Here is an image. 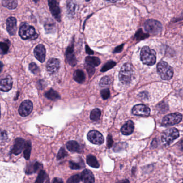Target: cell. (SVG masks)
<instances>
[{"label": "cell", "instance_id": "obj_30", "mask_svg": "<svg viewBox=\"0 0 183 183\" xmlns=\"http://www.w3.org/2000/svg\"><path fill=\"white\" fill-rule=\"evenodd\" d=\"M112 81V78L110 76H104V77H102V79H100V86L102 87L109 86L110 84L111 83Z\"/></svg>", "mask_w": 183, "mask_h": 183}, {"label": "cell", "instance_id": "obj_29", "mask_svg": "<svg viewBox=\"0 0 183 183\" xmlns=\"http://www.w3.org/2000/svg\"><path fill=\"white\" fill-rule=\"evenodd\" d=\"M101 116V111L98 109H95L92 111L90 114V119L93 121H97Z\"/></svg>", "mask_w": 183, "mask_h": 183}, {"label": "cell", "instance_id": "obj_47", "mask_svg": "<svg viewBox=\"0 0 183 183\" xmlns=\"http://www.w3.org/2000/svg\"><path fill=\"white\" fill-rule=\"evenodd\" d=\"M105 1H109V2H112V3H114V2L119 1L120 0H105Z\"/></svg>", "mask_w": 183, "mask_h": 183}, {"label": "cell", "instance_id": "obj_28", "mask_svg": "<svg viewBox=\"0 0 183 183\" xmlns=\"http://www.w3.org/2000/svg\"><path fill=\"white\" fill-rule=\"evenodd\" d=\"M31 151V143L30 141H27L24 146V155L25 159L29 160L30 157Z\"/></svg>", "mask_w": 183, "mask_h": 183}, {"label": "cell", "instance_id": "obj_2", "mask_svg": "<svg viewBox=\"0 0 183 183\" xmlns=\"http://www.w3.org/2000/svg\"><path fill=\"white\" fill-rule=\"evenodd\" d=\"M133 73L134 69L133 66L130 63H125L122 66L119 74L120 82L124 84L130 83L132 79Z\"/></svg>", "mask_w": 183, "mask_h": 183}, {"label": "cell", "instance_id": "obj_42", "mask_svg": "<svg viewBox=\"0 0 183 183\" xmlns=\"http://www.w3.org/2000/svg\"><path fill=\"white\" fill-rule=\"evenodd\" d=\"M86 68H87V73L89 74L90 76L91 77L94 74V73H95V68L93 67H92V66H90L88 65L86 66Z\"/></svg>", "mask_w": 183, "mask_h": 183}, {"label": "cell", "instance_id": "obj_11", "mask_svg": "<svg viewBox=\"0 0 183 183\" xmlns=\"http://www.w3.org/2000/svg\"><path fill=\"white\" fill-rule=\"evenodd\" d=\"M151 110L144 104H138L132 109V113L135 116H148L150 114Z\"/></svg>", "mask_w": 183, "mask_h": 183}, {"label": "cell", "instance_id": "obj_27", "mask_svg": "<svg viewBox=\"0 0 183 183\" xmlns=\"http://www.w3.org/2000/svg\"><path fill=\"white\" fill-rule=\"evenodd\" d=\"M10 46V41L6 40L0 43V54L4 55L8 53Z\"/></svg>", "mask_w": 183, "mask_h": 183}, {"label": "cell", "instance_id": "obj_43", "mask_svg": "<svg viewBox=\"0 0 183 183\" xmlns=\"http://www.w3.org/2000/svg\"><path fill=\"white\" fill-rule=\"evenodd\" d=\"M113 139H112V136L111 135H109L107 138V146L108 148H111L113 145Z\"/></svg>", "mask_w": 183, "mask_h": 183}, {"label": "cell", "instance_id": "obj_49", "mask_svg": "<svg viewBox=\"0 0 183 183\" xmlns=\"http://www.w3.org/2000/svg\"><path fill=\"white\" fill-rule=\"evenodd\" d=\"M34 1V2H36V3H37L38 1L39 0H33Z\"/></svg>", "mask_w": 183, "mask_h": 183}, {"label": "cell", "instance_id": "obj_12", "mask_svg": "<svg viewBox=\"0 0 183 183\" xmlns=\"http://www.w3.org/2000/svg\"><path fill=\"white\" fill-rule=\"evenodd\" d=\"M60 67V62L55 58L49 59L46 64V69L49 73L53 74L57 72Z\"/></svg>", "mask_w": 183, "mask_h": 183}, {"label": "cell", "instance_id": "obj_45", "mask_svg": "<svg viewBox=\"0 0 183 183\" xmlns=\"http://www.w3.org/2000/svg\"><path fill=\"white\" fill-rule=\"evenodd\" d=\"M86 51H87V54H94V52H93V51H92L90 49L89 47H88L87 46H86Z\"/></svg>", "mask_w": 183, "mask_h": 183}, {"label": "cell", "instance_id": "obj_15", "mask_svg": "<svg viewBox=\"0 0 183 183\" xmlns=\"http://www.w3.org/2000/svg\"><path fill=\"white\" fill-rule=\"evenodd\" d=\"M67 61L70 65L75 66L76 65V59L74 53L73 44L68 46L66 53Z\"/></svg>", "mask_w": 183, "mask_h": 183}, {"label": "cell", "instance_id": "obj_34", "mask_svg": "<svg viewBox=\"0 0 183 183\" xmlns=\"http://www.w3.org/2000/svg\"><path fill=\"white\" fill-rule=\"evenodd\" d=\"M8 138V134L6 130H0V144H3Z\"/></svg>", "mask_w": 183, "mask_h": 183}, {"label": "cell", "instance_id": "obj_35", "mask_svg": "<svg viewBox=\"0 0 183 183\" xmlns=\"http://www.w3.org/2000/svg\"><path fill=\"white\" fill-rule=\"evenodd\" d=\"M68 12L69 14H74L75 10V4L72 1H69L67 6Z\"/></svg>", "mask_w": 183, "mask_h": 183}, {"label": "cell", "instance_id": "obj_44", "mask_svg": "<svg viewBox=\"0 0 183 183\" xmlns=\"http://www.w3.org/2000/svg\"><path fill=\"white\" fill-rule=\"evenodd\" d=\"M124 46V45H120L119 47H117L116 48V50L114 51L115 53H117V52H120L122 51V47Z\"/></svg>", "mask_w": 183, "mask_h": 183}, {"label": "cell", "instance_id": "obj_19", "mask_svg": "<svg viewBox=\"0 0 183 183\" xmlns=\"http://www.w3.org/2000/svg\"><path fill=\"white\" fill-rule=\"evenodd\" d=\"M134 129V125L132 121L129 120L126 124L123 125L121 129V131L125 135H129L132 133Z\"/></svg>", "mask_w": 183, "mask_h": 183}, {"label": "cell", "instance_id": "obj_13", "mask_svg": "<svg viewBox=\"0 0 183 183\" xmlns=\"http://www.w3.org/2000/svg\"><path fill=\"white\" fill-rule=\"evenodd\" d=\"M34 54L36 58L41 63L44 62L46 57V49L45 46L42 44L37 45L34 49Z\"/></svg>", "mask_w": 183, "mask_h": 183}, {"label": "cell", "instance_id": "obj_24", "mask_svg": "<svg viewBox=\"0 0 183 183\" xmlns=\"http://www.w3.org/2000/svg\"><path fill=\"white\" fill-rule=\"evenodd\" d=\"M2 3L3 6L11 10L16 8L18 5L17 0H2Z\"/></svg>", "mask_w": 183, "mask_h": 183}, {"label": "cell", "instance_id": "obj_16", "mask_svg": "<svg viewBox=\"0 0 183 183\" xmlns=\"http://www.w3.org/2000/svg\"><path fill=\"white\" fill-rule=\"evenodd\" d=\"M12 78L10 76H8L6 78L0 81V90L3 92H8L12 88Z\"/></svg>", "mask_w": 183, "mask_h": 183}, {"label": "cell", "instance_id": "obj_26", "mask_svg": "<svg viewBox=\"0 0 183 183\" xmlns=\"http://www.w3.org/2000/svg\"><path fill=\"white\" fill-rule=\"evenodd\" d=\"M45 96L48 99L52 100H59L60 98V96L57 92H55L54 90L52 89H51L49 91L46 92Z\"/></svg>", "mask_w": 183, "mask_h": 183}, {"label": "cell", "instance_id": "obj_39", "mask_svg": "<svg viewBox=\"0 0 183 183\" xmlns=\"http://www.w3.org/2000/svg\"><path fill=\"white\" fill-rule=\"evenodd\" d=\"M66 156H67V153L65 150V149L63 148H61L60 149L59 153L57 154V159L58 160H61V159H63L64 157H65Z\"/></svg>", "mask_w": 183, "mask_h": 183}, {"label": "cell", "instance_id": "obj_23", "mask_svg": "<svg viewBox=\"0 0 183 183\" xmlns=\"http://www.w3.org/2000/svg\"><path fill=\"white\" fill-rule=\"evenodd\" d=\"M74 79L79 83H83L85 80V75L83 71L81 70H76L73 75Z\"/></svg>", "mask_w": 183, "mask_h": 183}, {"label": "cell", "instance_id": "obj_8", "mask_svg": "<svg viewBox=\"0 0 183 183\" xmlns=\"http://www.w3.org/2000/svg\"><path fill=\"white\" fill-rule=\"evenodd\" d=\"M87 139L95 145H102L104 142V136L97 130L90 131L87 136Z\"/></svg>", "mask_w": 183, "mask_h": 183}, {"label": "cell", "instance_id": "obj_37", "mask_svg": "<svg viewBox=\"0 0 183 183\" xmlns=\"http://www.w3.org/2000/svg\"><path fill=\"white\" fill-rule=\"evenodd\" d=\"M29 69L32 73L37 74L39 72V68L37 65L34 62H32L29 65Z\"/></svg>", "mask_w": 183, "mask_h": 183}, {"label": "cell", "instance_id": "obj_50", "mask_svg": "<svg viewBox=\"0 0 183 183\" xmlns=\"http://www.w3.org/2000/svg\"><path fill=\"white\" fill-rule=\"evenodd\" d=\"M0 118H1V110H0Z\"/></svg>", "mask_w": 183, "mask_h": 183}, {"label": "cell", "instance_id": "obj_9", "mask_svg": "<svg viewBox=\"0 0 183 183\" xmlns=\"http://www.w3.org/2000/svg\"><path fill=\"white\" fill-rule=\"evenodd\" d=\"M49 6L53 16L60 22L61 21V11L57 1L49 0Z\"/></svg>", "mask_w": 183, "mask_h": 183}, {"label": "cell", "instance_id": "obj_36", "mask_svg": "<svg viewBox=\"0 0 183 183\" xmlns=\"http://www.w3.org/2000/svg\"><path fill=\"white\" fill-rule=\"evenodd\" d=\"M81 181V176L79 175H75L73 176L68 180L67 183H79Z\"/></svg>", "mask_w": 183, "mask_h": 183}, {"label": "cell", "instance_id": "obj_40", "mask_svg": "<svg viewBox=\"0 0 183 183\" xmlns=\"http://www.w3.org/2000/svg\"><path fill=\"white\" fill-rule=\"evenodd\" d=\"M101 96L104 100H107L110 96V92L109 89H105L102 90L100 92Z\"/></svg>", "mask_w": 183, "mask_h": 183}, {"label": "cell", "instance_id": "obj_5", "mask_svg": "<svg viewBox=\"0 0 183 183\" xmlns=\"http://www.w3.org/2000/svg\"><path fill=\"white\" fill-rule=\"evenodd\" d=\"M179 136V131L175 128L168 129L162 134V143L164 146H168Z\"/></svg>", "mask_w": 183, "mask_h": 183}, {"label": "cell", "instance_id": "obj_46", "mask_svg": "<svg viewBox=\"0 0 183 183\" xmlns=\"http://www.w3.org/2000/svg\"><path fill=\"white\" fill-rule=\"evenodd\" d=\"M53 183H63V181H62L61 179L59 178H54L53 181Z\"/></svg>", "mask_w": 183, "mask_h": 183}, {"label": "cell", "instance_id": "obj_1", "mask_svg": "<svg viewBox=\"0 0 183 183\" xmlns=\"http://www.w3.org/2000/svg\"><path fill=\"white\" fill-rule=\"evenodd\" d=\"M140 57L143 63L146 65H154L156 61V54L155 51L148 46H145L142 49Z\"/></svg>", "mask_w": 183, "mask_h": 183}, {"label": "cell", "instance_id": "obj_48", "mask_svg": "<svg viewBox=\"0 0 183 183\" xmlns=\"http://www.w3.org/2000/svg\"><path fill=\"white\" fill-rule=\"evenodd\" d=\"M3 67V63H2V62H1V61H0V73L1 72V71H2Z\"/></svg>", "mask_w": 183, "mask_h": 183}, {"label": "cell", "instance_id": "obj_10", "mask_svg": "<svg viewBox=\"0 0 183 183\" xmlns=\"http://www.w3.org/2000/svg\"><path fill=\"white\" fill-rule=\"evenodd\" d=\"M33 110L32 103L29 100L23 102L19 108V112L20 116L27 117L30 114Z\"/></svg>", "mask_w": 183, "mask_h": 183}, {"label": "cell", "instance_id": "obj_51", "mask_svg": "<svg viewBox=\"0 0 183 183\" xmlns=\"http://www.w3.org/2000/svg\"><path fill=\"white\" fill-rule=\"evenodd\" d=\"M86 1H89L90 0H86Z\"/></svg>", "mask_w": 183, "mask_h": 183}, {"label": "cell", "instance_id": "obj_33", "mask_svg": "<svg viewBox=\"0 0 183 183\" xmlns=\"http://www.w3.org/2000/svg\"><path fill=\"white\" fill-rule=\"evenodd\" d=\"M126 147H127V144H126V143H117L114 146L113 151L115 152H119V151L124 150V149L126 148Z\"/></svg>", "mask_w": 183, "mask_h": 183}, {"label": "cell", "instance_id": "obj_21", "mask_svg": "<svg viewBox=\"0 0 183 183\" xmlns=\"http://www.w3.org/2000/svg\"><path fill=\"white\" fill-rule=\"evenodd\" d=\"M43 168V165L38 162L31 164L28 167V168L26 171V173L27 174H31V173H35L38 170Z\"/></svg>", "mask_w": 183, "mask_h": 183}, {"label": "cell", "instance_id": "obj_14", "mask_svg": "<svg viewBox=\"0 0 183 183\" xmlns=\"http://www.w3.org/2000/svg\"><path fill=\"white\" fill-rule=\"evenodd\" d=\"M6 30L10 36H14L17 31L16 19L13 17H10L6 20Z\"/></svg>", "mask_w": 183, "mask_h": 183}, {"label": "cell", "instance_id": "obj_6", "mask_svg": "<svg viewBox=\"0 0 183 183\" xmlns=\"http://www.w3.org/2000/svg\"><path fill=\"white\" fill-rule=\"evenodd\" d=\"M145 29L147 32L151 34L158 35L162 31V25L157 20L149 19L145 22Z\"/></svg>", "mask_w": 183, "mask_h": 183}, {"label": "cell", "instance_id": "obj_17", "mask_svg": "<svg viewBox=\"0 0 183 183\" xmlns=\"http://www.w3.org/2000/svg\"><path fill=\"white\" fill-rule=\"evenodd\" d=\"M25 141L22 138H17L15 141L14 145L11 150V153L17 155L20 154L24 148Z\"/></svg>", "mask_w": 183, "mask_h": 183}, {"label": "cell", "instance_id": "obj_38", "mask_svg": "<svg viewBox=\"0 0 183 183\" xmlns=\"http://www.w3.org/2000/svg\"><path fill=\"white\" fill-rule=\"evenodd\" d=\"M45 28L47 33H52L54 31L55 27L53 23H47L45 25Z\"/></svg>", "mask_w": 183, "mask_h": 183}, {"label": "cell", "instance_id": "obj_4", "mask_svg": "<svg viewBox=\"0 0 183 183\" xmlns=\"http://www.w3.org/2000/svg\"><path fill=\"white\" fill-rule=\"evenodd\" d=\"M157 72L160 77L164 80L171 79L173 75V70L170 66L165 61L160 62L157 67Z\"/></svg>", "mask_w": 183, "mask_h": 183}, {"label": "cell", "instance_id": "obj_18", "mask_svg": "<svg viewBox=\"0 0 183 183\" xmlns=\"http://www.w3.org/2000/svg\"><path fill=\"white\" fill-rule=\"evenodd\" d=\"M81 179L84 183H90L95 182V177L92 172L88 170H84L81 175Z\"/></svg>", "mask_w": 183, "mask_h": 183}, {"label": "cell", "instance_id": "obj_41", "mask_svg": "<svg viewBox=\"0 0 183 183\" xmlns=\"http://www.w3.org/2000/svg\"><path fill=\"white\" fill-rule=\"evenodd\" d=\"M81 165L79 164L74 162L73 161H70L69 162V167L71 169L73 170H77V169H79L81 168Z\"/></svg>", "mask_w": 183, "mask_h": 183}, {"label": "cell", "instance_id": "obj_20", "mask_svg": "<svg viewBox=\"0 0 183 183\" xmlns=\"http://www.w3.org/2000/svg\"><path fill=\"white\" fill-rule=\"evenodd\" d=\"M66 147L69 151L72 152L79 153L81 151L80 146L75 141H69L67 143Z\"/></svg>", "mask_w": 183, "mask_h": 183}, {"label": "cell", "instance_id": "obj_25", "mask_svg": "<svg viewBox=\"0 0 183 183\" xmlns=\"http://www.w3.org/2000/svg\"><path fill=\"white\" fill-rule=\"evenodd\" d=\"M87 164L94 168H98L100 167V164L98 162L96 157L92 155L87 156Z\"/></svg>", "mask_w": 183, "mask_h": 183}, {"label": "cell", "instance_id": "obj_31", "mask_svg": "<svg viewBox=\"0 0 183 183\" xmlns=\"http://www.w3.org/2000/svg\"><path fill=\"white\" fill-rule=\"evenodd\" d=\"M47 175L45 172L43 170H41L39 172L38 176L37 177V180L36 181V183H44V182H47L46 181V178H47Z\"/></svg>", "mask_w": 183, "mask_h": 183}, {"label": "cell", "instance_id": "obj_32", "mask_svg": "<svg viewBox=\"0 0 183 183\" xmlns=\"http://www.w3.org/2000/svg\"><path fill=\"white\" fill-rule=\"evenodd\" d=\"M116 65V63L114 61H108L107 63H105L103 66V67H102V69L100 70V71H102V72H105V71H107L108 70L112 68Z\"/></svg>", "mask_w": 183, "mask_h": 183}, {"label": "cell", "instance_id": "obj_7", "mask_svg": "<svg viewBox=\"0 0 183 183\" xmlns=\"http://www.w3.org/2000/svg\"><path fill=\"white\" fill-rule=\"evenodd\" d=\"M182 120V115L179 113H173L165 116L162 120L163 126H172L177 124Z\"/></svg>", "mask_w": 183, "mask_h": 183}, {"label": "cell", "instance_id": "obj_3", "mask_svg": "<svg viewBox=\"0 0 183 183\" xmlns=\"http://www.w3.org/2000/svg\"><path fill=\"white\" fill-rule=\"evenodd\" d=\"M19 35L24 40H35L38 37V35L36 32L35 28L27 23H23L21 25Z\"/></svg>", "mask_w": 183, "mask_h": 183}, {"label": "cell", "instance_id": "obj_22", "mask_svg": "<svg viewBox=\"0 0 183 183\" xmlns=\"http://www.w3.org/2000/svg\"><path fill=\"white\" fill-rule=\"evenodd\" d=\"M86 63L87 65L95 67L100 65V60L95 57H87L86 58Z\"/></svg>", "mask_w": 183, "mask_h": 183}]
</instances>
